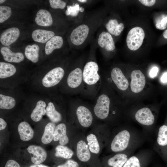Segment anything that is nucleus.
<instances>
[{"label":"nucleus","instance_id":"f03ea898","mask_svg":"<svg viewBox=\"0 0 167 167\" xmlns=\"http://www.w3.org/2000/svg\"><path fill=\"white\" fill-rule=\"evenodd\" d=\"M99 71V66L95 60L90 58L86 62L83 69L82 94L91 97L97 94L101 85Z\"/></svg>","mask_w":167,"mask_h":167},{"label":"nucleus","instance_id":"aec40b11","mask_svg":"<svg viewBox=\"0 0 167 167\" xmlns=\"http://www.w3.org/2000/svg\"><path fill=\"white\" fill-rule=\"evenodd\" d=\"M18 131L20 139L23 141H28L34 136V130L30 124L25 121L20 123L18 126Z\"/></svg>","mask_w":167,"mask_h":167},{"label":"nucleus","instance_id":"f8f14e48","mask_svg":"<svg viewBox=\"0 0 167 167\" xmlns=\"http://www.w3.org/2000/svg\"><path fill=\"white\" fill-rule=\"evenodd\" d=\"M27 150L31 155V161L34 164H41L46 159L47 156L46 152L40 146L30 145L28 147Z\"/></svg>","mask_w":167,"mask_h":167},{"label":"nucleus","instance_id":"c9c22d12","mask_svg":"<svg viewBox=\"0 0 167 167\" xmlns=\"http://www.w3.org/2000/svg\"><path fill=\"white\" fill-rule=\"evenodd\" d=\"M49 2L51 7L54 9H63L66 5L65 2L61 0H49Z\"/></svg>","mask_w":167,"mask_h":167},{"label":"nucleus","instance_id":"4468645a","mask_svg":"<svg viewBox=\"0 0 167 167\" xmlns=\"http://www.w3.org/2000/svg\"><path fill=\"white\" fill-rule=\"evenodd\" d=\"M19 29L16 27L8 28L1 34L0 41L3 45L8 46L15 41L20 35Z\"/></svg>","mask_w":167,"mask_h":167},{"label":"nucleus","instance_id":"bb28decb","mask_svg":"<svg viewBox=\"0 0 167 167\" xmlns=\"http://www.w3.org/2000/svg\"><path fill=\"white\" fill-rule=\"evenodd\" d=\"M39 46L36 44L27 45L25 50L26 57L32 62H37L39 59Z\"/></svg>","mask_w":167,"mask_h":167},{"label":"nucleus","instance_id":"79ce46f5","mask_svg":"<svg viewBox=\"0 0 167 167\" xmlns=\"http://www.w3.org/2000/svg\"><path fill=\"white\" fill-rule=\"evenodd\" d=\"M161 82L164 84L167 83V72L164 73L161 77Z\"/></svg>","mask_w":167,"mask_h":167},{"label":"nucleus","instance_id":"7ed1b4c3","mask_svg":"<svg viewBox=\"0 0 167 167\" xmlns=\"http://www.w3.org/2000/svg\"><path fill=\"white\" fill-rule=\"evenodd\" d=\"M84 64V58H80L75 60V65L67 77V85L75 94L81 93L82 91L83 72Z\"/></svg>","mask_w":167,"mask_h":167},{"label":"nucleus","instance_id":"c85d7f7f","mask_svg":"<svg viewBox=\"0 0 167 167\" xmlns=\"http://www.w3.org/2000/svg\"><path fill=\"white\" fill-rule=\"evenodd\" d=\"M16 71L15 66L13 65L4 62H0V78L3 79L14 75Z\"/></svg>","mask_w":167,"mask_h":167},{"label":"nucleus","instance_id":"39448f33","mask_svg":"<svg viewBox=\"0 0 167 167\" xmlns=\"http://www.w3.org/2000/svg\"><path fill=\"white\" fill-rule=\"evenodd\" d=\"M75 105V117L77 122L82 127H89L93 121L91 111L88 106L83 103H78Z\"/></svg>","mask_w":167,"mask_h":167},{"label":"nucleus","instance_id":"473e14b6","mask_svg":"<svg viewBox=\"0 0 167 167\" xmlns=\"http://www.w3.org/2000/svg\"><path fill=\"white\" fill-rule=\"evenodd\" d=\"M12 13L11 7L6 6H0V23H2L11 16Z\"/></svg>","mask_w":167,"mask_h":167},{"label":"nucleus","instance_id":"4c0bfd02","mask_svg":"<svg viewBox=\"0 0 167 167\" xmlns=\"http://www.w3.org/2000/svg\"><path fill=\"white\" fill-rule=\"evenodd\" d=\"M5 167H20L18 163L15 160H10L6 162Z\"/></svg>","mask_w":167,"mask_h":167},{"label":"nucleus","instance_id":"20e7f679","mask_svg":"<svg viewBox=\"0 0 167 167\" xmlns=\"http://www.w3.org/2000/svg\"><path fill=\"white\" fill-rule=\"evenodd\" d=\"M100 92L97 96L93 108L95 116L101 120H104L109 116L111 105V99L101 85Z\"/></svg>","mask_w":167,"mask_h":167},{"label":"nucleus","instance_id":"1a4fd4ad","mask_svg":"<svg viewBox=\"0 0 167 167\" xmlns=\"http://www.w3.org/2000/svg\"><path fill=\"white\" fill-rule=\"evenodd\" d=\"M131 77L130 86L131 91L135 93L141 92L146 84V80L144 75L140 70H135L131 72Z\"/></svg>","mask_w":167,"mask_h":167},{"label":"nucleus","instance_id":"f704fd0d","mask_svg":"<svg viewBox=\"0 0 167 167\" xmlns=\"http://www.w3.org/2000/svg\"><path fill=\"white\" fill-rule=\"evenodd\" d=\"M122 167H141V165L138 158L134 156L128 159Z\"/></svg>","mask_w":167,"mask_h":167},{"label":"nucleus","instance_id":"ddd939ff","mask_svg":"<svg viewBox=\"0 0 167 167\" xmlns=\"http://www.w3.org/2000/svg\"><path fill=\"white\" fill-rule=\"evenodd\" d=\"M136 120L139 123L145 126H150L154 123L155 118L150 109L143 107L139 109L135 115Z\"/></svg>","mask_w":167,"mask_h":167},{"label":"nucleus","instance_id":"ea45409f","mask_svg":"<svg viewBox=\"0 0 167 167\" xmlns=\"http://www.w3.org/2000/svg\"><path fill=\"white\" fill-rule=\"evenodd\" d=\"M158 71L159 69L156 66L153 67L151 69L149 73V75L150 77L154 78L157 75Z\"/></svg>","mask_w":167,"mask_h":167},{"label":"nucleus","instance_id":"393cba45","mask_svg":"<svg viewBox=\"0 0 167 167\" xmlns=\"http://www.w3.org/2000/svg\"><path fill=\"white\" fill-rule=\"evenodd\" d=\"M128 159L126 154L118 153L108 159L107 164L109 167H122Z\"/></svg>","mask_w":167,"mask_h":167},{"label":"nucleus","instance_id":"4be33fe9","mask_svg":"<svg viewBox=\"0 0 167 167\" xmlns=\"http://www.w3.org/2000/svg\"><path fill=\"white\" fill-rule=\"evenodd\" d=\"M63 44V40L60 36H54L46 43L45 47V52L47 55H49L55 50L62 48Z\"/></svg>","mask_w":167,"mask_h":167},{"label":"nucleus","instance_id":"2f4dec72","mask_svg":"<svg viewBox=\"0 0 167 167\" xmlns=\"http://www.w3.org/2000/svg\"><path fill=\"white\" fill-rule=\"evenodd\" d=\"M16 104L15 99L11 96L0 94V108L2 109H11Z\"/></svg>","mask_w":167,"mask_h":167},{"label":"nucleus","instance_id":"b1692460","mask_svg":"<svg viewBox=\"0 0 167 167\" xmlns=\"http://www.w3.org/2000/svg\"><path fill=\"white\" fill-rule=\"evenodd\" d=\"M46 104L44 101L41 100L38 101L31 113L32 119L35 122L40 121L46 113Z\"/></svg>","mask_w":167,"mask_h":167},{"label":"nucleus","instance_id":"a18cd8bd","mask_svg":"<svg viewBox=\"0 0 167 167\" xmlns=\"http://www.w3.org/2000/svg\"><path fill=\"white\" fill-rule=\"evenodd\" d=\"M79 2H82V3H84V2H87V0H77Z\"/></svg>","mask_w":167,"mask_h":167},{"label":"nucleus","instance_id":"37998d69","mask_svg":"<svg viewBox=\"0 0 167 167\" xmlns=\"http://www.w3.org/2000/svg\"><path fill=\"white\" fill-rule=\"evenodd\" d=\"M29 167H49L48 166L41 164H33L30 165Z\"/></svg>","mask_w":167,"mask_h":167},{"label":"nucleus","instance_id":"412c9836","mask_svg":"<svg viewBox=\"0 0 167 167\" xmlns=\"http://www.w3.org/2000/svg\"><path fill=\"white\" fill-rule=\"evenodd\" d=\"M54 36V32L42 29L35 30L32 34V38L34 41L41 43L47 42Z\"/></svg>","mask_w":167,"mask_h":167},{"label":"nucleus","instance_id":"9d476101","mask_svg":"<svg viewBox=\"0 0 167 167\" xmlns=\"http://www.w3.org/2000/svg\"><path fill=\"white\" fill-rule=\"evenodd\" d=\"M110 77L119 90L124 91L128 89L129 86L128 81L120 68L117 67H113L111 71Z\"/></svg>","mask_w":167,"mask_h":167},{"label":"nucleus","instance_id":"6e6552de","mask_svg":"<svg viewBox=\"0 0 167 167\" xmlns=\"http://www.w3.org/2000/svg\"><path fill=\"white\" fill-rule=\"evenodd\" d=\"M130 139V134L127 130H122L116 134L111 143L110 148L113 152L123 151L127 147Z\"/></svg>","mask_w":167,"mask_h":167},{"label":"nucleus","instance_id":"dca6fc26","mask_svg":"<svg viewBox=\"0 0 167 167\" xmlns=\"http://www.w3.org/2000/svg\"><path fill=\"white\" fill-rule=\"evenodd\" d=\"M156 142L161 153L167 159V124H164L159 128Z\"/></svg>","mask_w":167,"mask_h":167},{"label":"nucleus","instance_id":"e433bc0d","mask_svg":"<svg viewBox=\"0 0 167 167\" xmlns=\"http://www.w3.org/2000/svg\"><path fill=\"white\" fill-rule=\"evenodd\" d=\"M57 167H79V165L76 161L69 159L65 163L59 165Z\"/></svg>","mask_w":167,"mask_h":167},{"label":"nucleus","instance_id":"c756f323","mask_svg":"<svg viewBox=\"0 0 167 167\" xmlns=\"http://www.w3.org/2000/svg\"><path fill=\"white\" fill-rule=\"evenodd\" d=\"M55 127V124L52 122H49L45 126L41 139L43 144H48L52 141Z\"/></svg>","mask_w":167,"mask_h":167},{"label":"nucleus","instance_id":"49530a36","mask_svg":"<svg viewBox=\"0 0 167 167\" xmlns=\"http://www.w3.org/2000/svg\"><path fill=\"white\" fill-rule=\"evenodd\" d=\"M6 1V0H0V4Z\"/></svg>","mask_w":167,"mask_h":167},{"label":"nucleus","instance_id":"a19ab883","mask_svg":"<svg viewBox=\"0 0 167 167\" xmlns=\"http://www.w3.org/2000/svg\"><path fill=\"white\" fill-rule=\"evenodd\" d=\"M7 126L6 122L2 118H0V130L2 131Z\"/></svg>","mask_w":167,"mask_h":167},{"label":"nucleus","instance_id":"f3484780","mask_svg":"<svg viewBox=\"0 0 167 167\" xmlns=\"http://www.w3.org/2000/svg\"><path fill=\"white\" fill-rule=\"evenodd\" d=\"M0 52L4 59L9 62L19 63L23 61L24 58L22 53L13 52L5 46L1 48Z\"/></svg>","mask_w":167,"mask_h":167},{"label":"nucleus","instance_id":"f257e3e1","mask_svg":"<svg viewBox=\"0 0 167 167\" xmlns=\"http://www.w3.org/2000/svg\"><path fill=\"white\" fill-rule=\"evenodd\" d=\"M103 21L101 9L85 15L75 22L71 32L69 38L72 46L75 49L85 46L91 41Z\"/></svg>","mask_w":167,"mask_h":167},{"label":"nucleus","instance_id":"72a5a7b5","mask_svg":"<svg viewBox=\"0 0 167 167\" xmlns=\"http://www.w3.org/2000/svg\"><path fill=\"white\" fill-rule=\"evenodd\" d=\"M155 26L160 30H163L167 27V15L162 14L155 20Z\"/></svg>","mask_w":167,"mask_h":167},{"label":"nucleus","instance_id":"0eeeda50","mask_svg":"<svg viewBox=\"0 0 167 167\" xmlns=\"http://www.w3.org/2000/svg\"><path fill=\"white\" fill-rule=\"evenodd\" d=\"M65 75L64 68L57 66L49 71L44 76L42 84L45 87H52L59 84Z\"/></svg>","mask_w":167,"mask_h":167},{"label":"nucleus","instance_id":"6ab92c4d","mask_svg":"<svg viewBox=\"0 0 167 167\" xmlns=\"http://www.w3.org/2000/svg\"><path fill=\"white\" fill-rule=\"evenodd\" d=\"M35 21L38 25L44 27L49 26L53 24L51 14L47 10L43 9H40L37 11Z\"/></svg>","mask_w":167,"mask_h":167},{"label":"nucleus","instance_id":"a878e982","mask_svg":"<svg viewBox=\"0 0 167 167\" xmlns=\"http://www.w3.org/2000/svg\"><path fill=\"white\" fill-rule=\"evenodd\" d=\"M46 115L52 122L57 123L61 122L62 119V116L55 108L54 104L50 102L48 104L46 108Z\"/></svg>","mask_w":167,"mask_h":167},{"label":"nucleus","instance_id":"cd10ccee","mask_svg":"<svg viewBox=\"0 0 167 167\" xmlns=\"http://www.w3.org/2000/svg\"><path fill=\"white\" fill-rule=\"evenodd\" d=\"M86 140L91 152L94 154H98L100 151L101 147L96 135L93 133H90L87 135Z\"/></svg>","mask_w":167,"mask_h":167},{"label":"nucleus","instance_id":"7c9ffc66","mask_svg":"<svg viewBox=\"0 0 167 167\" xmlns=\"http://www.w3.org/2000/svg\"><path fill=\"white\" fill-rule=\"evenodd\" d=\"M55 156L66 159H69L73 156L74 152L72 150L65 145H59L55 148Z\"/></svg>","mask_w":167,"mask_h":167},{"label":"nucleus","instance_id":"9b49d317","mask_svg":"<svg viewBox=\"0 0 167 167\" xmlns=\"http://www.w3.org/2000/svg\"><path fill=\"white\" fill-rule=\"evenodd\" d=\"M96 42L101 50L110 52L113 51L115 49V42L113 38L108 32L101 31L97 36Z\"/></svg>","mask_w":167,"mask_h":167},{"label":"nucleus","instance_id":"c03bdc74","mask_svg":"<svg viewBox=\"0 0 167 167\" xmlns=\"http://www.w3.org/2000/svg\"><path fill=\"white\" fill-rule=\"evenodd\" d=\"M163 35L165 38L167 39V29L164 31Z\"/></svg>","mask_w":167,"mask_h":167},{"label":"nucleus","instance_id":"5701e85b","mask_svg":"<svg viewBox=\"0 0 167 167\" xmlns=\"http://www.w3.org/2000/svg\"><path fill=\"white\" fill-rule=\"evenodd\" d=\"M105 26L109 33L116 36H119L124 28V24L122 23L119 24L116 19H109Z\"/></svg>","mask_w":167,"mask_h":167},{"label":"nucleus","instance_id":"58836bf2","mask_svg":"<svg viewBox=\"0 0 167 167\" xmlns=\"http://www.w3.org/2000/svg\"><path fill=\"white\" fill-rule=\"evenodd\" d=\"M139 1L142 4L148 6H153L156 2L155 0H139Z\"/></svg>","mask_w":167,"mask_h":167},{"label":"nucleus","instance_id":"2eb2a0df","mask_svg":"<svg viewBox=\"0 0 167 167\" xmlns=\"http://www.w3.org/2000/svg\"><path fill=\"white\" fill-rule=\"evenodd\" d=\"M91 152L90 151L87 142L84 139L78 141L76 146V153L77 157L81 161L86 162L91 158Z\"/></svg>","mask_w":167,"mask_h":167},{"label":"nucleus","instance_id":"423d86ee","mask_svg":"<svg viewBox=\"0 0 167 167\" xmlns=\"http://www.w3.org/2000/svg\"><path fill=\"white\" fill-rule=\"evenodd\" d=\"M145 37L143 30L139 27L132 28L129 32L126 39L128 48L133 51L138 49L141 46Z\"/></svg>","mask_w":167,"mask_h":167},{"label":"nucleus","instance_id":"a211bd4d","mask_svg":"<svg viewBox=\"0 0 167 167\" xmlns=\"http://www.w3.org/2000/svg\"><path fill=\"white\" fill-rule=\"evenodd\" d=\"M53 140L55 141H59L60 145H65L69 142V139L66 134V127L64 123L59 124L56 126Z\"/></svg>","mask_w":167,"mask_h":167}]
</instances>
